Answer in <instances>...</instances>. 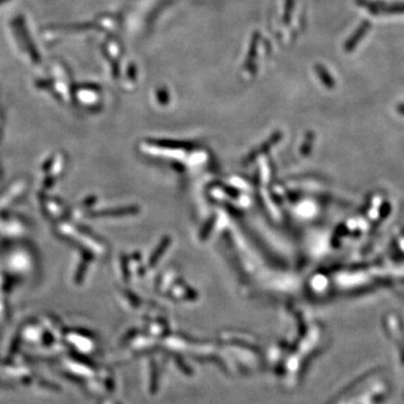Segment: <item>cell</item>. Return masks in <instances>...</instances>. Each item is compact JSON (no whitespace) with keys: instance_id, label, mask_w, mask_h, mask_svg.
Instances as JSON below:
<instances>
[{"instance_id":"cell-1","label":"cell","mask_w":404,"mask_h":404,"mask_svg":"<svg viewBox=\"0 0 404 404\" xmlns=\"http://www.w3.org/2000/svg\"><path fill=\"white\" fill-rule=\"evenodd\" d=\"M357 4L373 15L404 14V3L385 4L383 2H372V0H357Z\"/></svg>"},{"instance_id":"cell-2","label":"cell","mask_w":404,"mask_h":404,"mask_svg":"<svg viewBox=\"0 0 404 404\" xmlns=\"http://www.w3.org/2000/svg\"><path fill=\"white\" fill-rule=\"evenodd\" d=\"M371 26H372L371 21L364 20L362 24L357 27V30L354 32V34H352L348 41H347L345 44V50L347 52H351V51H354L356 49L358 43L362 42V39L366 35V33L371 30Z\"/></svg>"},{"instance_id":"cell-3","label":"cell","mask_w":404,"mask_h":404,"mask_svg":"<svg viewBox=\"0 0 404 404\" xmlns=\"http://www.w3.org/2000/svg\"><path fill=\"white\" fill-rule=\"evenodd\" d=\"M316 70H317V73H318V76H319V78L321 79V81L327 85V87H329V88H331V87H334V79L330 77V75L328 73V71L324 69V67L322 66V65H316Z\"/></svg>"},{"instance_id":"cell-4","label":"cell","mask_w":404,"mask_h":404,"mask_svg":"<svg viewBox=\"0 0 404 404\" xmlns=\"http://www.w3.org/2000/svg\"><path fill=\"white\" fill-rule=\"evenodd\" d=\"M397 111H399L400 113H402V115H404V104H402V105H400L399 107H397Z\"/></svg>"}]
</instances>
